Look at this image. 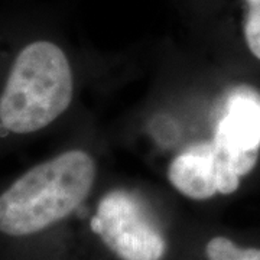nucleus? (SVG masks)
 Returning <instances> with one entry per match:
<instances>
[{
    "instance_id": "nucleus-1",
    "label": "nucleus",
    "mask_w": 260,
    "mask_h": 260,
    "mask_svg": "<svg viewBox=\"0 0 260 260\" xmlns=\"http://www.w3.org/2000/svg\"><path fill=\"white\" fill-rule=\"evenodd\" d=\"M74 91L71 59L55 39L34 35L0 47V150L55 124Z\"/></svg>"
},
{
    "instance_id": "nucleus-3",
    "label": "nucleus",
    "mask_w": 260,
    "mask_h": 260,
    "mask_svg": "<svg viewBox=\"0 0 260 260\" xmlns=\"http://www.w3.org/2000/svg\"><path fill=\"white\" fill-rule=\"evenodd\" d=\"M213 146L221 174V194L237 191L256 167L260 152V95L250 88L233 91L214 132Z\"/></svg>"
},
{
    "instance_id": "nucleus-5",
    "label": "nucleus",
    "mask_w": 260,
    "mask_h": 260,
    "mask_svg": "<svg viewBox=\"0 0 260 260\" xmlns=\"http://www.w3.org/2000/svg\"><path fill=\"white\" fill-rule=\"evenodd\" d=\"M168 179L182 195L192 200H208L221 194V175L213 142L197 143L172 159Z\"/></svg>"
},
{
    "instance_id": "nucleus-2",
    "label": "nucleus",
    "mask_w": 260,
    "mask_h": 260,
    "mask_svg": "<svg viewBox=\"0 0 260 260\" xmlns=\"http://www.w3.org/2000/svg\"><path fill=\"white\" fill-rule=\"evenodd\" d=\"M95 164L83 149H67L29 168L0 191V234L20 239L70 217L93 188Z\"/></svg>"
},
{
    "instance_id": "nucleus-4",
    "label": "nucleus",
    "mask_w": 260,
    "mask_h": 260,
    "mask_svg": "<svg viewBox=\"0 0 260 260\" xmlns=\"http://www.w3.org/2000/svg\"><path fill=\"white\" fill-rule=\"evenodd\" d=\"M91 230L121 260H160L167 251L164 236L139 200L121 189L103 197Z\"/></svg>"
},
{
    "instance_id": "nucleus-7",
    "label": "nucleus",
    "mask_w": 260,
    "mask_h": 260,
    "mask_svg": "<svg viewBox=\"0 0 260 260\" xmlns=\"http://www.w3.org/2000/svg\"><path fill=\"white\" fill-rule=\"evenodd\" d=\"M243 35L253 56L260 59V0H243Z\"/></svg>"
},
{
    "instance_id": "nucleus-6",
    "label": "nucleus",
    "mask_w": 260,
    "mask_h": 260,
    "mask_svg": "<svg viewBox=\"0 0 260 260\" xmlns=\"http://www.w3.org/2000/svg\"><path fill=\"white\" fill-rule=\"evenodd\" d=\"M208 260H260V249H242L227 237H214L207 244Z\"/></svg>"
}]
</instances>
